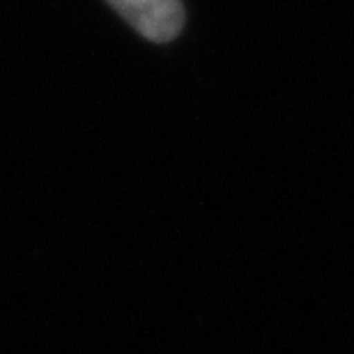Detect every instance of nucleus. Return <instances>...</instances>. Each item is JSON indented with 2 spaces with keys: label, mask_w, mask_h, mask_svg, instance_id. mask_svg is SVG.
<instances>
[{
  "label": "nucleus",
  "mask_w": 354,
  "mask_h": 354,
  "mask_svg": "<svg viewBox=\"0 0 354 354\" xmlns=\"http://www.w3.org/2000/svg\"><path fill=\"white\" fill-rule=\"evenodd\" d=\"M111 7L152 41H168L182 30L184 10L180 0H109Z\"/></svg>",
  "instance_id": "f257e3e1"
}]
</instances>
